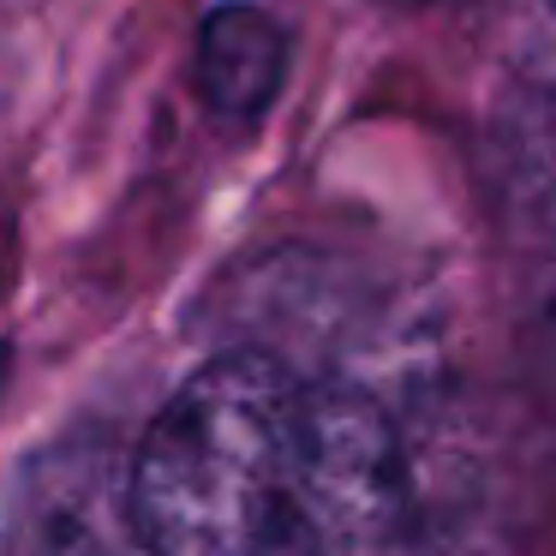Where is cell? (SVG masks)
Returning a JSON list of instances; mask_svg holds the SVG:
<instances>
[{"mask_svg":"<svg viewBox=\"0 0 556 556\" xmlns=\"http://www.w3.org/2000/svg\"><path fill=\"white\" fill-rule=\"evenodd\" d=\"M150 556H365L401 508L389 419L269 353H222L156 413L132 460Z\"/></svg>","mask_w":556,"mask_h":556,"instance_id":"cell-1","label":"cell"},{"mask_svg":"<svg viewBox=\"0 0 556 556\" xmlns=\"http://www.w3.org/2000/svg\"><path fill=\"white\" fill-rule=\"evenodd\" d=\"M281 61H288V42L264 7L233 0V7L210 13L204 42H198V73H204V97L216 114H228V121L264 114L281 85Z\"/></svg>","mask_w":556,"mask_h":556,"instance_id":"cell-2","label":"cell"},{"mask_svg":"<svg viewBox=\"0 0 556 556\" xmlns=\"http://www.w3.org/2000/svg\"><path fill=\"white\" fill-rule=\"evenodd\" d=\"M551 7H556V0H551Z\"/></svg>","mask_w":556,"mask_h":556,"instance_id":"cell-3","label":"cell"}]
</instances>
